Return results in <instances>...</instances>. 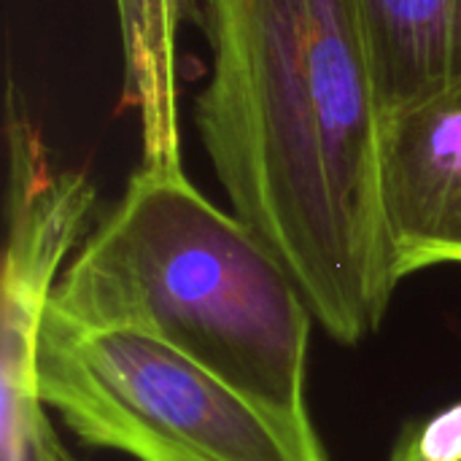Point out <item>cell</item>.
<instances>
[{
    "label": "cell",
    "mask_w": 461,
    "mask_h": 461,
    "mask_svg": "<svg viewBox=\"0 0 461 461\" xmlns=\"http://www.w3.org/2000/svg\"><path fill=\"white\" fill-rule=\"evenodd\" d=\"M211 76L194 100L232 213L340 346L373 338L400 286L381 208L362 0H197Z\"/></svg>",
    "instance_id": "obj_1"
},
{
    "label": "cell",
    "mask_w": 461,
    "mask_h": 461,
    "mask_svg": "<svg viewBox=\"0 0 461 461\" xmlns=\"http://www.w3.org/2000/svg\"><path fill=\"white\" fill-rule=\"evenodd\" d=\"M49 305L86 327L159 340L276 416L313 424V316L273 251L216 208L184 165H138Z\"/></svg>",
    "instance_id": "obj_2"
},
{
    "label": "cell",
    "mask_w": 461,
    "mask_h": 461,
    "mask_svg": "<svg viewBox=\"0 0 461 461\" xmlns=\"http://www.w3.org/2000/svg\"><path fill=\"white\" fill-rule=\"evenodd\" d=\"M38 386L81 443L135 461H327L313 424L276 416L159 340L86 327L51 305Z\"/></svg>",
    "instance_id": "obj_3"
},
{
    "label": "cell",
    "mask_w": 461,
    "mask_h": 461,
    "mask_svg": "<svg viewBox=\"0 0 461 461\" xmlns=\"http://www.w3.org/2000/svg\"><path fill=\"white\" fill-rule=\"evenodd\" d=\"M5 257L0 300V461H78L38 386V338L51 292L89 235L95 186L57 167L30 116L8 97Z\"/></svg>",
    "instance_id": "obj_4"
},
{
    "label": "cell",
    "mask_w": 461,
    "mask_h": 461,
    "mask_svg": "<svg viewBox=\"0 0 461 461\" xmlns=\"http://www.w3.org/2000/svg\"><path fill=\"white\" fill-rule=\"evenodd\" d=\"M378 173L397 278L461 265V78L381 113Z\"/></svg>",
    "instance_id": "obj_5"
},
{
    "label": "cell",
    "mask_w": 461,
    "mask_h": 461,
    "mask_svg": "<svg viewBox=\"0 0 461 461\" xmlns=\"http://www.w3.org/2000/svg\"><path fill=\"white\" fill-rule=\"evenodd\" d=\"M381 113L461 78V0H362Z\"/></svg>",
    "instance_id": "obj_6"
},
{
    "label": "cell",
    "mask_w": 461,
    "mask_h": 461,
    "mask_svg": "<svg viewBox=\"0 0 461 461\" xmlns=\"http://www.w3.org/2000/svg\"><path fill=\"white\" fill-rule=\"evenodd\" d=\"M389 461H461V397L456 402L408 421Z\"/></svg>",
    "instance_id": "obj_7"
}]
</instances>
